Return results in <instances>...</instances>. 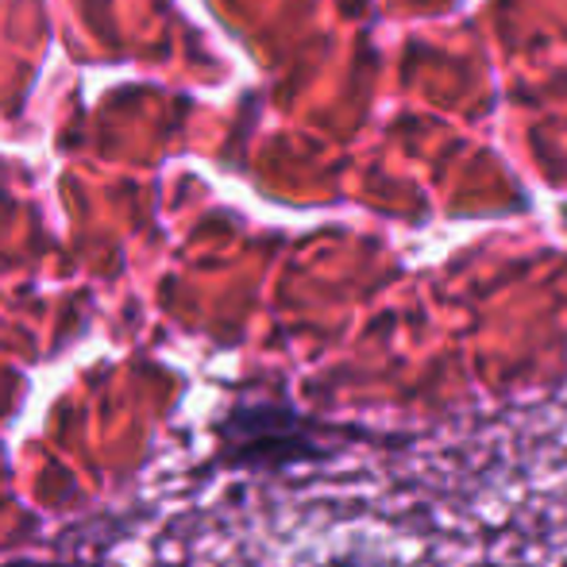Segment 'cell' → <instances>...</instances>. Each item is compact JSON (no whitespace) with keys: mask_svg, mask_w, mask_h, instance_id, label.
<instances>
[{"mask_svg":"<svg viewBox=\"0 0 567 567\" xmlns=\"http://www.w3.org/2000/svg\"><path fill=\"white\" fill-rule=\"evenodd\" d=\"M351 444L355 429H337L313 417L290 394H236L213 417L209 467L278 478L301 467H324Z\"/></svg>","mask_w":567,"mask_h":567,"instance_id":"obj_1","label":"cell"},{"mask_svg":"<svg viewBox=\"0 0 567 567\" xmlns=\"http://www.w3.org/2000/svg\"><path fill=\"white\" fill-rule=\"evenodd\" d=\"M0 567H101L90 560H39V556H16V560H4Z\"/></svg>","mask_w":567,"mask_h":567,"instance_id":"obj_2","label":"cell"}]
</instances>
